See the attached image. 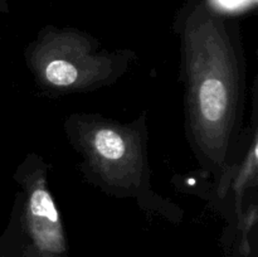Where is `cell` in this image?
Wrapping results in <instances>:
<instances>
[{
  "label": "cell",
  "mask_w": 258,
  "mask_h": 257,
  "mask_svg": "<svg viewBox=\"0 0 258 257\" xmlns=\"http://www.w3.org/2000/svg\"><path fill=\"white\" fill-rule=\"evenodd\" d=\"M199 105L203 117L209 122H217L226 112L227 90L221 80L209 78L199 90Z\"/></svg>",
  "instance_id": "1"
},
{
  "label": "cell",
  "mask_w": 258,
  "mask_h": 257,
  "mask_svg": "<svg viewBox=\"0 0 258 257\" xmlns=\"http://www.w3.org/2000/svg\"><path fill=\"white\" fill-rule=\"evenodd\" d=\"M95 146L101 156L110 160H117L122 158L126 151L123 139L111 128H102L97 131L95 136Z\"/></svg>",
  "instance_id": "2"
},
{
  "label": "cell",
  "mask_w": 258,
  "mask_h": 257,
  "mask_svg": "<svg viewBox=\"0 0 258 257\" xmlns=\"http://www.w3.org/2000/svg\"><path fill=\"white\" fill-rule=\"evenodd\" d=\"M45 77L52 85L68 87L76 82L78 71L75 66L66 60H53L45 68Z\"/></svg>",
  "instance_id": "3"
}]
</instances>
